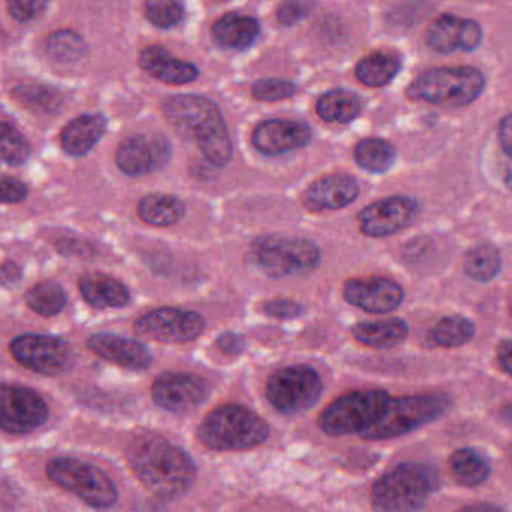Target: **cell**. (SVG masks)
Listing matches in <instances>:
<instances>
[{
    "label": "cell",
    "instance_id": "28",
    "mask_svg": "<svg viewBox=\"0 0 512 512\" xmlns=\"http://www.w3.org/2000/svg\"><path fill=\"white\" fill-rule=\"evenodd\" d=\"M137 212L142 221L151 226L169 227L182 220L185 205L178 197L169 194H149L140 200Z\"/></svg>",
    "mask_w": 512,
    "mask_h": 512
},
{
    "label": "cell",
    "instance_id": "19",
    "mask_svg": "<svg viewBox=\"0 0 512 512\" xmlns=\"http://www.w3.org/2000/svg\"><path fill=\"white\" fill-rule=\"evenodd\" d=\"M311 139V128L304 122L265 121L254 130V148L265 155H281L304 148Z\"/></svg>",
    "mask_w": 512,
    "mask_h": 512
},
{
    "label": "cell",
    "instance_id": "21",
    "mask_svg": "<svg viewBox=\"0 0 512 512\" xmlns=\"http://www.w3.org/2000/svg\"><path fill=\"white\" fill-rule=\"evenodd\" d=\"M88 347L100 358L113 362L128 370H148L152 364V355L145 344L115 334L92 335Z\"/></svg>",
    "mask_w": 512,
    "mask_h": 512
},
{
    "label": "cell",
    "instance_id": "38",
    "mask_svg": "<svg viewBox=\"0 0 512 512\" xmlns=\"http://www.w3.org/2000/svg\"><path fill=\"white\" fill-rule=\"evenodd\" d=\"M146 17L152 25L161 29H170L184 19L182 0H146Z\"/></svg>",
    "mask_w": 512,
    "mask_h": 512
},
{
    "label": "cell",
    "instance_id": "7",
    "mask_svg": "<svg viewBox=\"0 0 512 512\" xmlns=\"http://www.w3.org/2000/svg\"><path fill=\"white\" fill-rule=\"evenodd\" d=\"M251 260L266 277L278 280L316 268L320 263V250L305 238L260 236L251 247Z\"/></svg>",
    "mask_w": 512,
    "mask_h": 512
},
{
    "label": "cell",
    "instance_id": "4",
    "mask_svg": "<svg viewBox=\"0 0 512 512\" xmlns=\"http://www.w3.org/2000/svg\"><path fill=\"white\" fill-rule=\"evenodd\" d=\"M271 434L268 422L241 404H224L212 410L197 428L203 446L218 452L257 448Z\"/></svg>",
    "mask_w": 512,
    "mask_h": 512
},
{
    "label": "cell",
    "instance_id": "10",
    "mask_svg": "<svg viewBox=\"0 0 512 512\" xmlns=\"http://www.w3.org/2000/svg\"><path fill=\"white\" fill-rule=\"evenodd\" d=\"M322 392V377L308 365L280 368L266 383V398L269 404L283 415L307 412L316 406Z\"/></svg>",
    "mask_w": 512,
    "mask_h": 512
},
{
    "label": "cell",
    "instance_id": "45",
    "mask_svg": "<svg viewBox=\"0 0 512 512\" xmlns=\"http://www.w3.org/2000/svg\"><path fill=\"white\" fill-rule=\"evenodd\" d=\"M497 364H499L500 370L511 376L512 368V344L511 340H502L497 344L496 349Z\"/></svg>",
    "mask_w": 512,
    "mask_h": 512
},
{
    "label": "cell",
    "instance_id": "20",
    "mask_svg": "<svg viewBox=\"0 0 512 512\" xmlns=\"http://www.w3.org/2000/svg\"><path fill=\"white\" fill-rule=\"evenodd\" d=\"M482 41L481 26L472 20L442 16L431 25L427 32V44L439 53H452L461 49L472 52Z\"/></svg>",
    "mask_w": 512,
    "mask_h": 512
},
{
    "label": "cell",
    "instance_id": "46",
    "mask_svg": "<svg viewBox=\"0 0 512 512\" xmlns=\"http://www.w3.org/2000/svg\"><path fill=\"white\" fill-rule=\"evenodd\" d=\"M22 280V269L17 263L7 262L0 265V284L2 286H16Z\"/></svg>",
    "mask_w": 512,
    "mask_h": 512
},
{
    "label": "cell",
    "instance_id": "22",
    "mask_svg": "<svg viewBox=\"0 0 512 512\" xmlns=\"http://www.w3.org/2000/svg\"><path fill=\"white\" fill-rule=\"evenodd\" d=\"M140 67L166 85H187L199 77V70L190 62L173 58L163 47H148L139 58Z\"/></svg>",
    "mask_w": 512,
    "mask_h": 512
},
{
    "label": "cell",
    "instance_id": "32",
    "mask_svg": "<svg viewBox=\"0 0 512 512\" xmlns=\"http://www.w3.org/2000/svg\"><path fill=\"white\" fill-rule=\"evenodd\" d=\"M476 326L472 320L464 316H448L440 319L428 334V341L433 346L445 347H461L470 343L475 337Z\"/></svg>",
    "mask_w": 512,
    "mask_h": 512
},
{
    "label": "cell",
    "instance_id": "42",
    "mask_svg": "<svg viewBox=\"0 0 512 512\" xmlns=\"http://www.w3.org/2000/svg\"><path fill=\"white\" fill-rule=\"evenodd\" d=\"M8 11L17 22H31L44 13L47 0H7Z\"/></svg>",
    "mask_w": 512,
    "mask_h": 512
},
{
    "label": "cell",
    "instance_id": "8",
    "mask_svg": "<svg viewBox=\"0 0 512 512\" xmlns=\"http://www.w3.org/2000/svg\"><path fill=\"white\" fill-rule=\"evenodd\" d=\"M389 398L388 392L380 389L349 392L332 401L320 413L317 424L323 433L332 437L361 434L379 419Z\"/></svg>",
    "mask_w": 512,
    "mask_h": 512
},
{
    "label": "cell",
    "instance_id": "6",
    "mask_svg": "<svg viewBox=\"0 0 512 512\" xmlns=\"http://www.w3.org/2000/svg\"><path fill=\"white\" fill-rule=\"evenodd\" d=\"M484 88V74L476 68H434L413 80L407 95L434 106L463 107L473 103Z\"/></svg>",
    "mask_w": 512,
    "mask_h": 512
},
{
    "label": "cell",
    "instance_id": "3",
    "mask_svg": "<svg viewBox=\"0 0 512 512\" xmlns=\"http://www.w3.org/2000/svg\"><path fill=\"white\" fill-rule=\"evenodd\" d=\"M440 485L436 467L407 461L377 479L371 490V505L382 512L418 511L440 490Z\"/></svg>",
    "mask_w": 512,
    "mask_h": 512
},
{
    "label": "cell",
    "instance_id": "26",
    "mask_svg": "<svg viewBox=\"0 0 512 512\" xmlns=\"http://www.w3.org/2000/svg\"><path fill=\"white\" fill-rule=\"evenodd\" d=\"M449 472L461 487L475 488L490 478L491 464L478 449L460 448L449 457Z\"/></svg>",
    "mask_w": 512,
    "mask_h": 512
},
{
    "label": "cell",
    "instance_id": "2",
    "mask_svg": "<svg viewBox=\"0 0 512 512\" xmlns=\"http://www.w3.org/2000/svg\"><path fill=\"white\" fill-rule=\"evenodd\" d=\"M163 112L176 133L196 143L209 163L224 167L232 160L233 145L226 122L208 98L178 95L163 104Z\"/></svg>",
    "mask_w": 512,
    "mask_h": 512
},
{
    "label": "cell",
    "instance_id": "5",
    "mask_svg": "<svg viewBox=\"0 0 512 512\" xmlns=\"http://www.w3.org/2000/svg\"><path fill=\"white\" fill-rule=\"evenodd\" d=\"M451 407L445 395H407L389 398L385 410L374 424L362 431L367 440H389L418 430L442 418Z\"/></svg>",
    "mask_w": 512,
    "mask_h": 512
},
{
    "label": "cell",
    "instance_id": "29",
    "mask_svg": "<svg viewBox=\"0 0 512 512\" xmlns=\"http://www.w3.org/2000/svg\"><path fill=\"white\" fill-rule=\"evenodd\" d=\"M361 98L355 92L335 89L322 95L317 101V113L325 122L349 124L361 113Z\"/></svg>",
    "mask_w": 512,
    "mask_h": 512
},
{
    "label": "cell",
    "instance_id": "18",
    "mask_svg": "<svg viewBox=\"0 0 512 512\" xmlns=\"http://www.w3.org/2000/svg\"><path fill=\"white\" fill-rule=\"evenodd\" d=\"M359 196V184L346 173L323 176L302 194V205L311 212L338 211L352 205Z\"/></svg>",
    "mask_w": 512,
    "mask_h": 512
},
{
    "label": "cell",
    "instance_id": "36",
    "mask_svg": "<svg viewBox=\"0 0 512 512\" xmlns=\"http://www.w3.org/2000/svg\"><path fill=\"white\" fill-rule=\"evenodd\" d=\"M46 52L53 61L76 62L85 55L86 44L74 32L59 31L47 38Z\"/></svg>",
    "mask_w": 512,
    "mask_h": 512
},
{
    "label": "cell",
    "instance_id": "15",
    "mask_svg": "<svg viewBox=\"0 0 512 512\" xmlns=\"http://www.w3.org/2000/svg\"><path fill=\"white\" fill-rule=\"evenodd\" d=\"M211 395V385L203 377L190 373H164L152 386V398L155 404L167 412H194Z\"/></svg>",
    "mask_w": 512,
    "mask_h": 512
},
{
    "label": "cell",
    "instance_id": "25",
    "mask_svg": "<svg viewBox=\"0 0 512 512\" xmlns=\"http://www.w3.org/2000/svg\"><path fill=\"white\" fill-rule=\"evenodd\" d=\"M260 26L253 17L227 14L212 26L215 41L224 49L244 50L259 37Z\"/></svg>",
    "mask_w": 512,
    "mask_h": 512
},
{
    "label": "cell",
    "instance_id": "34",
    "mask_svg": "<svg viewBox=\"0 0 512 512\" xmlns=\"http://www.w3.org/2000/svg\"><path fill=\"white\" fill-rule=\"evenodd\" d=\"M26 302L40 316L52 317L64 310L67 305V293L64 287L55 281H46L29 290Z\"/></svg>",
    "mask_w": 512,
    "mask_h": 512
},
{
    "label": "cell",
    "instance_id": "24",
    "mask_svg": "<svg viewBox=\"0 0 512 512\" xmlns=\"http://www.w3.org/2000/svg\"><path fill=\"white\" fill-rule=\"evenodd\" d=\"M80 292L95 308H122L131 299L124 283L104 274L85 275L80 280Z\"/></svg>",
    "mask_w": 512,
    "mask_h": 512
},
{
    "label": "cell",
    "instance_id": "11",
    "mask_svg": "<svg viewBox=\"0 0 512 512\" xmlns=\"http://www.w3.org/2000/svg\"><path fill=\"white\" fill-rule=\"evenodd\" d=\"M10 349L19 364L43 376H59L70 370L74 361L70 344L49 335H22L13 340Z\"/></svg>",
    "mask_w": 512,
    "mask_h": 512
},
{
    "label": "cell",
    "instance_id": "1",
    "mask_svg": "<svg viewBox=\"0 0 512 512\" xmlns=\"http://www.w3.org/2000/svg\"><path fill=\"white\" fill-rule=\"evenodd\" d=\"M128 460L140 482L164 499L187 493L197 475L191 455L163 437L143 436L134 440L128 449Z\"/></svg>",
    "mask_w": 512,
    "mask_h": 512
},
{
    "label": "cell",
    "instance_id": "12",
    "mask_svg": "<svg viewBox=\"0 0 512 512\" xmlns=\"http://www.w3.org/2000/svg\"><path fill=\"white\" fill-rule=\"evenodd\" d=\"M49 419L46 401L34 389L0 383V430L26 434Z\"/></svg>",
    "mask_w": 512,
    "mask_h": 512
},
{
    "label": "cell",
    "instance_id": "23",
    "mask_svg": "<svg viewBox=\"0 0 512 512\" xmlns=\"http://www.w3.org/2000/svg\"><path fill=\"white\" fill-rule=\"evenodd\" d=\"M106 127L107 121L103 115H83L73 119L62 130V148L71 157H83L100 142Z\"/></svg>",
    "mask_w": 512,
    "mask_h": 512
},
{
    "label": "cell",
    "instance_id": "33",
    "mask_svg": "<svg viewBox=\"0 0 512 512\" xmlns=\"http://www.w3.org/2000/svg\"><path fill=\"white\" fill-rule=\"evenodd\" d=\"M353 157L361 169L370 173H385L394 164L395 151L385 140L365 139L356 145Z\"/></svg>",
    "mask_w": 512,
    "mask_h": 512
},
{
    "label": "cell",
    "instance_id": "13",
    "mask_svg": "<svg viewBox=\"0 0 512 512\" xmlns=\"http://www.w3.org/2000/svg\"><path fill=\"white\" fill-rule=\"evenodd\" d=\"M206 322L196 311L160 308L140 317L134 331L149 340L167 344L190 343L205 331Z\"/></svg>",
    "mask_w": 512,
    "mask_h": 512
},
{
    "label": "cell",
    "instance_id": "17",
    "mask_svg": "<svg viewBox=\"0 0 512 512\" xmlns=\"http://www.w3.org/2000/svg\"><path fill=\"white\" fill-rule=\"evenodd\" d=\"M347 304L370 314H388L404 301L400 284L385 277H359L347 280L343 286Z\"/></svg>",
    "mask_w": 512,
    "mask_h": 512
},
{
    "label": "cell",
    "instance_id": "9",
    "mask_svg": "<svg viewBox=\"0 0 512 512\" xmlns=\"http://www.w3.org/2000/svg\"><path fill=\"white\" fill-rule=\"evenodd\" d=\"M47 476L64 490L71 491L92 508L106 509L118 502V490L98 467L61 457L47 463Z\"/></svg>",
    "mask_w": 512,
    "mask_h": 512
},
{
    "label": "cell",
    "instance_id": "35",
    "mask_svg": "<svg viewBox=\"0 0 512 512\" xmlns=\"http://www.w3.org/2000/svg\"><path fill=\"white\" fill-rule=\"evenodd\" d=\"M31 157L28 140L8 122L0 121V160L11 166L25 164Z\"/></svg>",
    "mask_w": 512,
    "mask_h": 512
},
{
    "label": "cell",
    "instance_id": "14",
    "mask_svg": "<svg viewBox=\"0 0 512 512\" xmlns=\"http://www.w3.org/2000/svg\"><path fill=\"white\" fill-rule=\"evenodd\" d=\"M418 214V202L412 197H386L359 212V230L367 238H389L407 229Z\"/></svg>",
    "mask_w": 512,
    "mask_h": 512
},
{
    "label": "cell",
    "instance_id": "44",
    "mask_svg": "<svg viewBox=\"0 0 512 512\" xmlns=\"http://www.w3.org/2000/svg\"><path fill=\"white\" fill-rule=\"evenodd\" d=\"M217 347L227 355H239L244 352L245 340L242 335L235 334V332H224L217 340Z\"/></svg>",
    "mask_w": 512,
    "mask_h": 512
},
{
    "label": "cell",
    "instance_id": "27",
    "mask_svg": "<svg viewBox=\"0 0 512 512\" xmlns=\"http://www.w3.org/2000/svg\"><path fill=\"white\" fill-rule=\"evenodd\" d=\"M353 337L364 346L373 349H391L406 341L409 325L401 319H386L380 322H364L353 326Z\"/></svg>",
    "mask_w": 512,
    "mask_h": 512
},
{
    "label": "cell",
    "instance_id": "47",
    "mask_svg": "<svg viewBox=\"0 0 512 512\" xmlns=\"http://www.w3.org/2000/svg\"><path fill=\"white\" fill-rule=\"evenodd\" d=\"M511 116H505V118L500 121L499 127V142L500 146H502L503 151H505L506 155H511L512 148V130H511Z\"/></svg>",
    "mask_w": 512,
    "mask_h": 512
},
{
    "label": "cell",
    "instance_id": "31",
    "mask_svg": "<svg viewBox=\"0 0 512 512\" xmlns=\"http://www.w3.org/2000/svg\"><path fill=\"white\" fill-rule=\"evenodd\" d=\"M464 274L478 283H488L502 269V254L493 244H478L467 251L463 263Z\"/></svg>",
    "mask_w": 512,
    "mask_h": 512
},
{
    "label": "cell",
    "instance_id": "30",
    "mask_svg": "<svg viewBox=\"0 0 512 512\" xmlns=\"http://www.w3.org/2000/svg\"><path fill=\"white\" fill-rule=\"evenodd\" d=\"M400 70L401 61L397 56L392 53L376 52L356 65L355 76L362 85L380 88L388 85Z\"/></svg>",
    "mask_w": 512,
    "mask_h": 512
},
{
    "label": "cell",
    "instance_id": "39",
    "mask_svg": "<svg viewBox=\"0 0 512 512\" xmlns=\"http://www.w3.org/2000/svg\"><path fill=\"white\" fill-rule=\"evenodd\" d=\"M296 86L292 82L280 79H266L254 83L253 97L265 103L289 100L295 95Z\"/></svg>",
    "mask_w": 512,
    "mask_h": 512
},
{
    "label": "cell",
    "instance_id": "16",
    "mask_svg": "<svg viewBox=\"0 0 512 512\" xmlns=\"http://www.w3.org/2000/svg\"><path fill=\"white\" fill-rule=\"evenodd\" d=\"M172 148L161 134H136L128 137L116 152L119 169L128 176L157 172L169 164Z\"/></svg>",
    "mask_w": 512,
    "mask_h": 512
},
{
    "label": "cell",
    "instance_id": "40",
    "mask_svg": "<svg viewBox=\"0 0 512 512\" xmlns=\"http://www.w3.org/2000/svg\"><path fill=\"white\" fill-rule=\"evenodd\" d=\"M316 7V0H283L277 11L278 22L283 26H293L310 16Z\"/></svg>",
    "mask_w": 512,
    "mask_h": 512
},
{
    "label": "cell",
    "instance_id": "43",
    "mask_svg": "<svg viewBox=\"0 0 512 512\" xmlns=\"http://www.w3.org/2000/svg\"><path fill=\"white\" fill-rule=\"evenodd\" d=\"M28 197V188L19 179L0 176V203H19Z\"/></svg>",
    "mask_w": 512,
    "mask_h": 512
},
{
    "label": "cell",
    "instance_id": "37",
    "mask_svg": "<svg viewBox=\"0 0 512 512\" xmlns=\"http://www.w3.org/2000/svg\"><path fill=\"white\" fill-rule=\"evenodd\" d=\"M14 98L28 109L37 112H55L61 106V95L55 89L40 85H23L14 89Z\"/></svg>",
    "mask_w": 512,
    "mask_h": 512
},
{
    "label": "cell",
    "instance_id": "41",
    "mask_svg": "<svg viewBox=\"0 0 512 512\" xmlns=\"http://www.w3.org/2000/svg\"><path fill=\"white\" fill-rule=\"evenodd\" d=\"M259 308L266 316L280 320L296 319L304 313V307L293 299H269L262 302Z\"/></svg>",
    "mask_w": 512,
    "mask_h": 512
}]
</instances>
